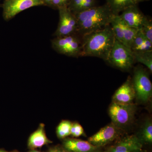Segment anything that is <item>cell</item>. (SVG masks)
<instances>
[{
  "label": "cell",
  "instance_id": "obj_1",
  "mask_svg": "<svg viewBox=\"0 0 152 152\" xmlns=\"http://www.w3.org/2000/svg\"><path fill=\"white\" fill-rule=\"evenodd\" d=\"M82 57H96L107 61L115 40L110 25L82 36Z\"/></svg>",
  "mask_w": 152,
  "mask_h": 152
},
{
  "label": "cell",
  "instance_id": "obj_2",
  "mask_svg": "<svg viewBox=\"0 0 152 152\" xmlns=\"http://www.w3.org/2000/svg\"><path fill=\"white\" fill-rule=\"evenodd\" d=\"M74 15L77 21V34L82 37L102 29L110 25L116 16L107 4L102 6H95Z\"/></svg>",
  "mask_w": 152,
  "mask_h": 152
},
{
  "label": "cell",
  "instance_id": "obj_3",
  "mask_svg": "<svg viewBox=\"0 0 152 152\" xmlns=\"http://www.w3.org/2000/svg\"><path fill=\"white\" fill-rule=\"evenodd\" d=\"M77 34L55 37L51 40L52 48L60 54L69 57H82V40Z\"/></svg>",
  "mask_w": 152,
  "mask_h": 152
},
{
  "label": "cell",
  "instance_id": "obj_4",
  "mask_svg": "<svg viewBox=\"0 0 152 152\" xmlns=\"http://www.w3.org/2000/svg\"><path fill=\"white\" fill-rule=\"evenodd\" d=\"M107 61L120 69L127 71L132 67L135 60L130 49L115 39Z\"/></svg>",
  "mask_w": 152,
  "mask_h": 152
},
{
  "label": "cell",
  "instance_id": "obj_5",
  "mask_svg": "<svg viewBox=\"0 0 152 152\" xmlns=\"http://www.w3.org/2000/svg\"><path fill=\"white\" fill-rule=\"evenodd\" d=\"M136 110L134 103L122 104L113 102L109 107V114L112 123L123 130L132 122Z\"/></svg>",
  "mask_w": 152,
  "mask_h": 152
},
{
  "label": "cell",
  "instance_id": "obj_6",
  "mask_svg": "<svg viewBox=\"0 0 152 152\" xmlns=\"http://www.w3.org/2000/svg\"><path fill=\"white\" fill-rule=\"evenodd\" d=\"M132 84L136 97L142 102H147L152 96V85L148 75L142 68H138L135 70Z\"/></svg>",
  "mask_w": 152,
  "mask_h": 152
},
{
  "label": "cell",
  "instance_id": "obj_7",
  "mask_svg": "<svg viewBox=\"0 0 152 152\" xmlns=\"http://www.w3.org/2000/svg\"><path fill=\"white\" fill-rule=\"evenodd\" d=\"M41 6L45 5L40 0H4L1 4L3 18L9 21L23 11Z\"/></svg>",
  "mask_w": 152,
  "mask_h": 152
},
{
  "label": "cell",
  "instance_id": "obj_8",
  "mask_svg": "<svg viewBox=\"0 0 152 152\" xmlns=\"http://www.w3.org/2000/svg\"><path fill=\"white\" fill-rule=\"evenodd\" d=\"M59 20L54 34L55 37H65L77 34V19L67 7L58 9Z\"/></svg>",
  "mask_w": 152,
  "mask_h": 152
},
{
  "label": "cell",
  "instance_id": "obj_9",
  "mask_svg": "<svg viewBox=\"0 0 152 152\" xmlns=\"http://www.w3.org/2000/svg\"><path fill=\"white\" fill-rule=\"evenodd\" d=\"M123 132V130L111 122L90 137L88 141L96 146L103 148L122 137Z\"/></svg>",
  "mask_w": 152,
  "mask_h": 152
},
{
  "label": "cell",
  "instance_id": "obj_10",
  "mask_svg": "<svg viewBox=\"0 0 152 152\" xmlns=\"http://www.w3.org/2000/svg\"><path fill=\"white\" fill-rule=\"evenodd\" d=\"M143 145L137 135L121 137L108 148V152H143Z\"/></svg>",
  "mask_w": 152,
  "mask_h": 152
},
{
  "label": "cell",
  "instance_id": "obj_11",
  "mask_svg": "<svg viewBox=\"0 0 152 152\" xmlns=\"http://www.w3.org/2000/svg\"><path fill=\"white\" fill-rule=\"evenodd\" d=\"M62 146L69 152H102V148L96 146L88 141L68 137L63 139Z\"/></svg>",
  "mask_w": 152,
  "mask_h": 152
},
{
  "label": "cell",
  "instance_id": "obj_12",
  "mask_svg": "<svg viewBox=\"0 0 152 152\" xmlns=\"http://www.w3.org/2000/svg\"><path fill=\"white\" fill-rule=\"evenodd\" d=\"M137 5L129 7L119 16L128 26L140 29L146 16L139 10Z\"/></svg>",
  "mask_w": 152,
  "mask_h": 152
},
{
  "label": "cell",
  "instance_id": "obj_13",
  "mask_svg": "<svg viewBox=\"0 0 152 152\" xmlns=\"http://www.w3.org/2000/svg\"><path fill=\"white\" fill-rule=\"evenodd\" d=\"M136 97L132 80L128 78L114 94L113 102L122 104H132Z\"/></svg>",
  "mask_w": 152,
  "mask_h": 152
},
{
  "label": "cell",
  "instance_id": "obj_14",
  "mask_svg": "<svg viewBox=\"0 0 152 152\" xmlns=\"http://www.w3.org/2000/svg\"><path fill=\"white\" fill-rule=\"evenodd\" d=\"M53 142L47 137L45 125L41 124L37 130L30 135L28 141V147L30 149L35 150Z\"/></svg>",
  "mask_w": 152,
  "mask_h": 152
},
{
  "label": "cell",
  "instance_id": "obj_15",
  "mask_svg": "<svg viewBox=\"0 0 152 152\" xmlns=\"http://www.w3.org/2000/svg\"><path fill=\"white\" fill-rule=\"evenodd\" d=\"M130 50L133 53L152 50V42L139 29L132 44Z\"/></svg>",
  "mask_w": 152,
  "mask_h": 152
},
{
  "label": "cell",
  "instance_id": "obj_16",
  "mask_svg": "<svg viewBox=\"0 0 152 152\" xmlns=\"http://www.w3.org/2000/svg\"><path fill=\"white\" fill-rule=\"evenodd\" d=\"M96 4V0H71L67 7L73 14L88 10Z\"/></svg>",
  "mask_w": 152,
  "mask_h": 152
},
{
  "label": "cell",
  "instance_id": "obj_17",
  "mask_svg": "<svg viewBox=\"0 0 152 152\" xmlns=\"http://www.w3.org/2000/svg\"><path fill=\"white\" fill-rule=\"evenodd\" d=\"M106 4L115 15H118L129 7L137 4L134 0H107Z\"/></svg>",
  "mask_w": 152,
  "mask_h": 152
},
{
  "label": "cell",
  "instance_id": "obj_18",
  "mask_svg": "<svg viewBox=\"0 0 152 152\" xmlns=\"http://www.w3.org/2000/svg\"><path fill=\"white\" fill-rule=\"evenodd\" d=\"M116 39L124 45V36L126 25L119 16L114 17L110 23Z\"/></svg>",
  "mask_w": 152,
  "mask_h": 152
},
{
  "label": "cell",
  "instance_id": "obj_19",
  "mask_svg": "<svg viewBox=\"0 0 152 152\" xmlns=\"http://www.w3.org/2000/svg\"><path fill=\"white\" fill-rule=\"evenodd\" d=\"M143 145L152 143V122L150 119L147 120L142 127L139 135H137Z\"/></svg>",
  "mask_w": 152,
  "mask_h": 152
},
{
  "label": "cell",
  "instance_id": "obj_20",
  "mask_svg": "<svg viewBox=\"0 0 152 152\" xmlns=\"http://www.w3.org/2000/svg\"><path fill=\"white\" fill-rule=\"evenodd\" d=\"M135 61L141 63L152 72V50L133 53Z\"/></svg>",
  "mask_w": 152,
  "mask_h": 152
},
{
  "label": "cell",
  "instance_id": "obj_21",
  "mask_svg": "<svg viewBox=\"0 0 152 152\" xmlns=\"http://www.w3.org/2000/svg\"><path fill=\"white\" fill-rule=\"evenodd\" d=\"M72 124L70 121L63 120L59 124L56 129V134L59 139L63 140L70 136Z\"/></svg>",
  "mask_w": 152,
  "mask_h": 152
},
{
  "label": "cell",
  "instance_id": "obj_22",
  "mask_svg": "<svg viewBox=\"0 0 152 152\" xmlns=\"http://www.w3.org/2000/svg\"><path fill=\"white\" fill-rule=\"evenodd\" d=\"M138 30L130 27L126 25L124 36V45L130 49L132 44Z\"/></svg>",
  "mask_w": 152,
  "mask_h": 152
},
{
  "label": "cell",
  "instance_id": "obj_23",
  "mask_svg": "<svg viewBox=\"0 0 152 152\" xmlns=\"http://www.w3.org/2000/svg\"><path fill=\"white\" fill-rule=\"evenodd\" d=\"M140 30L146 37L152 42V22L146 16Z\"/></svg>",
  "mask_w": 152,
  "mask_h": 152
},
{
  "label": "cell",
  "instance_id": "obj_24",
  "mask_svg": "<svg viewBox=\"0 0 152 152\" xmlns=\"http://www.w3.org/2000/svg\"><path fill=\"white\" fill-rule=\"evenodd\" d=\"M84 134V130L81 125L78 123L72 124L71 129V136L73 137H78Z\"/></svg>",
  "mask_w": 152,
  "mask_h": 152
},
{
  "label": "cell",
  "instance_id": "obj_25",
  "mask_svg": "<svg viewBox=\"0 0 152 152\" xmlns=\"http://www.w3.org/2000/svg\"><path fill=\"white\" fill-rule=\"evenodd\" d=\"M71 0H52L50 7L56 10L68 7Z\"/></svg>",
  "mask_w": 152,
  "mask_h": 152
},
{
  "label": "cell",
  "instance_id": "obj_26",
  "mask_svg": "<svg viewBox=\"0 0 152 152\" xmlns=\"http://www.w3.org/2000/svg\"><path fill=\"white\" fill-rule=\"evenodd\" d=\"M49 152H69L61 146H58L50 150Z\"/></svg>",
  "mask_w": 152,
  "mask_h": 152
},
{
  "label": "cell",
  "instance_id": "obj_27",
  "mask_svg": "<svg viewBox=\"0 0 152 152\" xmlns=\"http://www.w3.org/2000/svg\"><path fill=\"white\" fill-rule=\"evenodd\" d=\"M40 1L43 3L44 5L50 7L52 0H40Z\"/></svg>",
  "mask_w": 152,
  "mask_h": 152
},
{
  "label": "cell",
  "instance_id": "obj_28",
  "mask_svg": "<svg viewBox=\"0 0 152 152\" xmlns=\"http://www.w3.org/2000/svg\"><path fill=\"white\" fill-rule=\"evenodd\" d=\"M146 1V0H134V1L137 4L138 3L140 2L143 1Z\"/></svg>",
  "mask_w": 152,
  "mask_h": 152
},
{
  "label": "cell",
  "instance_id": "obj_29",
  "mask_svg": "<svg viewBox=\"0 0 152 152\" xmlns=\"http://www.w3.org/2000/svg\"><path fill=\"white\" fill-rule=\"evenodd\" d=\"M28 152H41L40 151H37V150H31V151H29Z\"/></svg>",
  "mask_w": 152,
  "mask_h": 152
},
{
  "label": "cell",
  "instance_id": "obj_30",
  "mask_svg": "<svg viewBox=\"0 0 152 152\" xmlns=\"http://www.w3.org/2000/svg\"><path fill=\"white\" fill-rule=\"evenodd\" d=\"M0 152H8L4 149H0Z\"/></svg>",
  "mask_w": 152,
  "mask_h": 152
},
{
  "label": "cell",
  "instance_id": "obj_31",
  "mask_svg": "<svg viewBox=\"0 0 152 152\" xmlns=\"http://www.w3.org/2000/svg\"><path fill=\"white\" fill-rule=\"evenodd\" d=\"M10 152H20L19 151H13Z\"/></svg>",
  "mask_w": 152,
  "mask_h": 152
},
{
  "label": "cell",
  "instance_id": "obj_32",
  "mask_svg": "<svg viewBox=\"0 0 152 152\" xmlns=\"http://www.w3.org/2000/svg\"><path fill=\"white\" fill-rule=\"evenodd\" d=\"M1 4H0V8H1Z\"/></svg>",
  "mask_w": 152,
  "mask_h": 152
},
{
  "label": "cell",
  "instance_id": "obj_33",
  "mask_svg": "<svg viewBox=\"0 0 152 152\" xmlns=\"http://www.w3.org/2000/svg\"><path fill=\"white\" fill-rule=\"evenodd\" d=\"M105 152H108L106 151H105Z\"/></svg>",
  "mask_w": 152,
  "mask_h": 152
},
{
  "label": "cell",
  "instance_id": "obj_34",
  "mask_svg": "<svg viewBox=\"0 0 152 152\" xmlns=\"http://www.w3.org/2000/svg\"><path fill=\"white\" fill-rule=\"evenodd\" d=\"M0 1H1V0H0Z\"/></svg>",
  "mask_w": 152,
  "mask_h": 152
}]
</instances>
